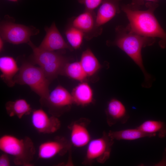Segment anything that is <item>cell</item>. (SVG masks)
Listing matches in <instances>:
<instances>
[{"label": "cell", "mask_w": 166, "mask_h": 166, "mask_svg": "<svg viewBox=\"0 0 166 166\" xmlns=\"http://www.w3.org/2000/svg\"><path fill=\"white\" fill-rule=\"evenodd\" d=\"M4 40L0 37V51H2L4 46Z\"/></svg>", "instance_id": "27"}, {"label": "cell", "mask_w": 166, "mask_h": 166, "mask_svg": "<svg viewBox=\"0 0 166 166\" xmlns=\"http://www.w3.org/2000/svg\"><path fill=\"white\" fill-rule=\"evenodd\" d=\"M73 103L85 106L92 103L93 93L90 85L85 81L81 82L73 89L71 93Z\"/></svg>", "instance_id": "17"}, {"label": "cell", "mask_w": 166, "mask_h": 166, "mask_svg": "<svg viewBox=\"0 0 166 166\" xmlns=\"http://www.w3.org/2000/svg\"><path fill=\"white\" fill-rule=\"evenodd\" d=\"M96 14L93 11L85 10L73 19L72 26L82 31L84 38L89 40L100 35L102 32V27L96 24Z\"/></svg>", "instance_id": "8"}, {"label": "cell", "mask_w": 166, "mask_h": 166, "mask_svg": "<svg viewBox=\"0 0 166 166\" xmlns=\"http://www.w3.org/2000/svg\"><path fill=\"white\" fill-rule=\"evenodd\" d=\"M85 123L80 120L74 121L70 126V142L76 147L81 148L87 145L91 140Z\"/></svg>", "instance_id": "13"}, {"label": "cell", "mask_w": 166, "mask_h": 166, "mask_svg": "<svg viewBox=\"0 0 166 166\" xmlns=\"http://www.w3.org/2000/svg\"><path fill=\"white\" fill-rule=\"evenodd\" d=\"M38 29L12 22L1 24L0 36L4 41L13 44L28 43L31 36L38 33Z\"/></svg>", "instance_id": "6"}, {"label": "cell", "mask_w": 166, "mask_h": 166, "mask_svg": "<svg viewBox=\"0 0 166 166\" xmlns=\"http://www.w3.org/2000/svg\"><path fill=\"white\" fill-rule=\"evenodd\" d=\"M79 61L88 77L95 74L101 66L95 56L89 48L82 52Z\"/></svg>", "instance_id": "18"}, {"label": "cell", "mask_w": 166, "mask_h": 166, "mask_svg": "<svg viewBox=\"0 0 166 166\" xmlns=\"http://www.w3.org/2000/svg\"><path fill=\"white\" fill-rule=\"evenodd\" d=\"M108 134L114 140H133L146 137H150L137 128L115 131H110Z\"/></svg>", "instance_id": "21"}, {"label": "cell", "mask_w": 166, "mask_h": 166, "mask_svg": "<svg viewBox=\"0 0 166 166\" xmlns=\"http://www.w3.org/2000/svg\"><path fill=\"white\" fill-rule=\"evenodd\" d=\"M5 107L9 116H15L19 119L25 115L30 114L32 112L30 104L26 100L22 99L8 101L6 103Z\"/></svg>", "instance_id": "19"}, {"label": "cell", "mask_w": 166, "mask_h": 166, "mask_svg": "<svg viewBox=\"0 0 166 166\" xmlns=\"http://www.w3.org/2000/svg\"><path fill=\"white\" fill-rule=\"evenodd\" d=\"M31 121L33 127L38 132L44 134L53 133L61 126L57 117L49 115L43 109H40L32 111Z\"/></svg>", "instance_id": "9"}, {"label": "cell", "mask_w": 166, "mask_h": 166, "mask_svg": "<svg viewBox=\"0 0 166 166\" xmlns=\"http://www.w3.org/2000/svg\"><path fill=\"white\" fill-rule=\"evenodd\" d=\"M28 43L33 50L34 61L40 67L69 60L67 58L60 53L54 51H48L40 48L35 46L31 41Z\"/></svg>", "instance_id": "12"}, {"label": "cell", "mask_w": 166, "mask_h": 166, "mask_svg": "<svg viewBox=\"0 0 166 166\" xmlns=\"http://www.w3.org/2000/svg\"><path fill=\"white\" fill-rule=\"evenodd\" d=\"M70 148V144L65 138L57 137L43 142L39 146L38 155L41 159H48L65 154Z\"/></svg>", "instance_id": "10"}, {"label": "cell", "mask_w": 166, "mask_h": 166, "mask_svg": "<svg viewBox=\"0 0 166 166\" xmlns=\"http://www.w3.org/2000/svg\"><path fill=\"white\" fill-rule=\"evenodd\" d=\"M80 4L84 5L86 10L93 11L102 3L103 0H77Z\"/></svg>", "instance_id": "24"}, {"label": "cell", "mask_w": 166, "mask_h": 166, "mask_svg": "<svg viewBox=\"0 0 166 166\" xmlns=\"http://www.w3.org/2000/svg\"><path fill=\"white\" fill-rule=\"evenodd\" d=\"M0 69L2 79L9 87L14 86L15 83L14 78L19 69L15 60L10 56L0 57Z\"/></svg>", "instance_id": "16"}, {"label": "cell", "mask_w": 166, "mask_h": 166, "mask_svg": "<svg viewBox=\"0 0 166 166\" xmlns=\"http://www.w3.org/2000/svg\"><path fill=\"white\" fill-rule=\"evenodd\" d=\"M10 162L8 155L4 153L0 156V166H9Z\"/></svg>", "instance_id": "26"}, {"label": "cell", "mask_w": 166, "mask_h": 166, "mask_svg": "<svg viewBox=\"0 0 166 166\" xmlns=\"http://www.w3.org/2000/svg\"><path fill=\"white\" fill-rule=\"evenodd\" d=\"M146 10L132 9L127 5L121 6V10L126 14L129 23L126 26L130 31L141 36L160 39V46H166V32L162 28L154 14L159 6L157 2H148Z\"/></svg>", "instance_id": "1"}, {"label": "cell", "mask_w": 166, "mask_h": 166, "mask_svg": "<svg viewBox=\"0 0 166 166\" xmlns=\"http://www.w3.org/2000/svg\"><path fill=\"white\" fill-rule=\"evenodd\" d=\"M61 75L80 82L85 81L88 77L79 61L67 63L64 68Z\"/></svg>", "instance_id": "22"}, {"label": "cell", "mask_w": 166, "mask_h": 166, "mask_svg": "<svg viewBox=\"0 0 166 166\" xmlns=\"http://www.w3.org/2000/svg\"><path fill=\"white\" fill-rule=\"evenodd\" d=\"M121 0H103L96 14L97 26L101 27L120 12V2Z\"/></svg>", "instance_id": "14"}, {"label": "cell", "mask_w": 166, "mask_h": 166, "mask_svg": "<svg viewBox=\"0 0 166 166\" xmlns=\"http://www.w3.org/2000/svg\"><path fill=\"white\" fill-rule=\"evenodd\" d=\"M157 0H132L131 3L127 5L132 9H140V7L144 4L145 1L156 2H157Z\"/></svg>", "instance_id": "25"}, {"label": "cell", "mask_w": 166, "mask_h": 166, "mask_svg": "<svg viewBox=\"0 0 166 166\" xmlns=\"http://www.w3.org/2000/svg\"><path fill=\"white\" fill-rule=\"evenodd\" d=\"M113 140L106 132L101 137L91 140L87 145L83 163L87 164L95 161L105 162L110 157Z\"/></svg>", "instance_id": "5"}, {"label": "cell", "mask_w": 166, "mask_h": 166, "mask_svg": "<svg viewBox=\"0 0 166 166\" xmlns=\"http://www.w3.org/2000/svg\"><path fill=\"white\" fill-rule=\"evenodd\" d=\"M116 36L113 41H108L109 45L118 47L124 52L139 67L144 76L143 86L151 87L152 77L148 73L143 64L141 51L142 48L153 45L156 38L144 37L129 31L126 27L118 26L115 28Z\"/></svg>", "instance_id": "2"}, {"label": "cell", "mask_w": 166, "mask_h": 166, "mask_svg": "<svg viewBox=\"0 0 166 166\" xmlns=\"http://www.w3.org/2000/svg\"><path fill=\"white\" fill-rule=\"evenodd\" d=\"M41 103L48 109L50 114L58 117L67 111L73 103L72 97L66 89L59 85Z\"/></svg>", "instance_id": "7"}, {"label": "cell", "mask_w": 166, "mask_h": 166, "mask_svg": "<svg viewBox=\"0 0 166 166\" xmlns=\"http://www.w3.org/2000/svg\"><path fill=\"white\" fill-rule=\"evenodd\" d=\"M14 80L15 83L29 86L40 97L41 101L45 99L49 93V81L40 67L24 63L19 68Z\"/></svg>", "instance_id": "4"}, {"label": "cell", "mask_w": 166, "mask_h": 166, "mask_svg": "<svg viewBox=\"0 0 166 166\" xmlns=\"http://www.w3.org/2000/svg\"><path fill=\"white\" fill-rule=\"evenodd\" d=\"M65 34L70 46L75 49L81 47L84 38L83 32L72 26L66 30Z\"/></svg>", "instance_id": "23"}, {"label": "cell", "mask_w": 166, "mask_h": 166, "mask_svg": "<svg viewBox=\"0 0 166 166\" xmlns=\"http://www.w3.org/2000/svg\"><path fill=\"white\" fill-rule=\"evenodd\" d=\"M0 149L12 156L14 164L18 165L31 166L35 153L34 144L28 136L18 138L13 135L5 134L0 138Z\"/></svg>", "instance_id": "3"}, {"label": "cell", "mask_w": 166, "mask_h": 166, "mask_svg": "<svg viewBox=\"0 0 166 166\" xmlns=\"http://www.w3.org/2000/svg\"><path fill=\"white\" fill-rule=\"evenodd\" d=\"M137 128L150 137L156 134L159 138H164L166 136V125L162 121L148 120L143 122Z\"/></svg>", "instance_id": "20"}, {"label": "cell", "mask_w": 166, "mask_h": 166, "mask_svg": "<svg viewBox=\"0 0 166 166\" xmlns=\"http://www.w3.org/2000/svg\"><path fill=\"white\" fill-rule=\"evenodd\" d=\"M45 30V36L39 48L50 51L64 49L73 50V48L65 41L54 22L50 27H46Z\"/></svg>", "instance_id": "11"}, {"label": "cell", "mask_w": 166, "mask_h": 166, "mask_svg": "<svg viewBox=\"0 0 166 166\" xmlns=\"http://www.w3.org/2000/svg\"><path fill=\"white\" fill-rule=\"evenodd\" d=\"M107 121L111 126L116 123L126 122L129 116L123 103L115 98L111 99L108 102L106 110Z\"/></svg>", "instance_id": "15"}, {"label": "cell", "mask_w": 166, "mask_h": 166, "mask_svg": "<svg viewBox=\"0 0 166 166\" xmlns=\"http://www.w3.org/2000/svg\"><path fill=\"white\" fill-rule=\"evenodd\" d=\"M8 0L12 1V2H17L18 1V0Z\"/></svg>", "instance_id": "28"}]
</instances>
